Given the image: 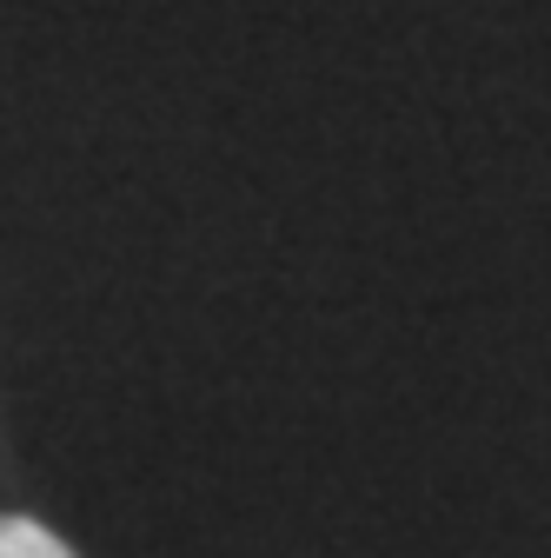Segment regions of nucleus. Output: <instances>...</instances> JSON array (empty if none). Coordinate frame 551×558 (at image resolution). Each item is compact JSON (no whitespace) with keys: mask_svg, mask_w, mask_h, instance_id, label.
Returning a JSON list of instances; mask_svg holds the SVG:
<instances>
[{"mask_svg":"<svg viewBox=\"0 0 551 558\" xmlns=\"http://www.w3.org/2000/svg\"><path fill=\"white\" fill-rule=\"evenodd\" d=\"M0 558H74V551L34 519H0Z\"/></svg>","mask_w":551,"mask_h":558,"instance_id":"1","label":"nucleus"}]
</instances>
